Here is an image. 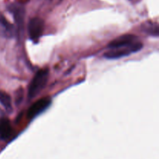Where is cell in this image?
<instances>
[{
  "instance_id": "obj_8",
  "label": "cell",
  "mask_w": 159,
  "mask_h": 159,
  "mask_svg": "<svg viewBox=\"0 0 159 159\" xmlns=\"http://www.w3.org/2000/svg\"><path fill=\"white\" fill-rule=\"evenodd\" d=\"M12 127L9 119L4 117L0 120V138L2 140H7L12 134Z\"/></svg>"
},
{
  "instance_id": "obj_7",
  "label": "cell",
  "mask_w": 159,
  "mask_h": 159,
  "mask_svg": "<svg viewBox=\"0 0 159 159\" xmlns=\"http://www.w3.org/2000/svg\"><path fill=\"white\" fill-rule=\"evenodd\" d=\"M16 34V27L9 20L0 13V37L6 39L13 38Z\"/></svg>"
},
{
  "instance_id": "obj_10",
  "label": "cell",
  "mask_w": 159,
  "mask_h": 159,
  "mask_svg": "<svg viewBox=\"0 0 159 159\" xmlns=\"http://www.w3.org/2000/svg\"><path fill=\"white\" fill-rule=\"evenodd\" d=\"M0 103L8 112L12 110V99L10 96L4 91H0Z\"/></svg>"
},
{
  "instance_id": "obj_4",
  "label": "cell",
  "mask_w": 159,
  "mask_h": 159,
  "mask_svg": "<svg viewBox=\"0 0 159 159\" xmlns=\"http://www.w3.org/2000/svg\"><path fill=\"white\" fill-rule=\"evenodd\" d=\"M9 12L12 14L15 23L16 24V31L21 32L23 29V23H24L25 9L23 5L19 3H12L8 6Z\"/></svg>"
},
{
  "instance_id": "obj_9",
  "label": "cell",
  "mask_w": 159,
  "mask_h": 159,
  "mask_svg": "<svg viewBox=\"0 0 159 159\" xmlns=\"http://www.w3.org/2000/svg\"><path fill=\"white\" fill-rule=\"evenodd\" d=\"M142 31L148 35L158 37L159 35V27L157 23L148 22L142 26Z\"/></svg>"
},
{
  "instance_id": "obj_1",
  "label": "cell",
  "mask_w": 159,
  "mask_h": 159,
  "mask_svg": "<svg viewBox=\"0 0 159 159\" xmlns=\"http://www.w3.org/2000/svg\"><path fill=\"white\" fill-rule=\"evenodd\" d=\"M48 76L49 70L48 68L40 69L36 73L28 87V98L30 99H34L43 89L48 82Z\"/></svg>"
},
{
  "instance_id": "obj_11",
  "label": "cell",
  "mask_w": 159,
  "mask_h": 159,
  "mask_svg": "<svg viewBox=\"0 0 159 159\" xmlns=\"http://www.w3.org/2000/svg\"><path fill=\"white\" fill-rule=\"evenodd\" d=\"M2 117H3V113L1 111V110H0V120H1V119Z\"/></svg>"
},
{
  "instance_id": "obj_2",
  "label": "cell",
  "mask_w": 159,
  "mask_h": 159,
  "mask_svg": "<svg viewBox=\"0 0 159 159\" xmlns=\"http://www.w3.org/2000/svg\"><path fill=\"white\" fill-rule=\"evenodd\" d=\"M143 48V44L139 40L132 43L129 46L120 48L117 49H110V51L104 54V57L107 59H119L121 57H127L134 53H137L141 51Z\"/></svg>"
},
{
  "instance_id": "obj_6",
  "label": "cell",
  "mask_w": 159,
  "mask_h": 159,
  "mask_svg": "<svg viewBox=\"0 0 159 159\" xmlns=\"http://www.w3.org/2000/svg\"><path fill=\"white\" fill-rule=\"evenodd\" d=\"M137 41H138V37L137 36L133 35V34H124L112 40L108 44L107 48H109V50L117 49V48L131 45L132 43Z\"/></svg>"
},
{
  "instance_id": "obj_3",
  "label": "cell",
  "mask_w": 159,
  "mask_h": 159,
  "mask_svg": "<svg viewBox=\"0 0 159 159\" xmlns=\"http://www.w3.org/2000/svg\"><path fill=\"white\" fill-rule=\"evenodd\" d=\"M44 30V22L39 17H34L28 23V34L30 40L37 41Z\"/></svg>"
},
{
  "instance_id": "obj_5",
  "label": "cell",
  "mask_w": 159,
  "mask_h": 159,
  "mask_svg": "<svg viewBox=\"0 0 159 159\" xmlns=\"http://www.w3.org/2000/svg\"><path fill=\"white\" fill-rule=\"evenodd\" d=\"M51 103V100L48 97L43 98L37 102H34L29 109L27 111V117L28 119L32 120L44 112L48 107H50Z\"/></svg>"
}]
</instances>
